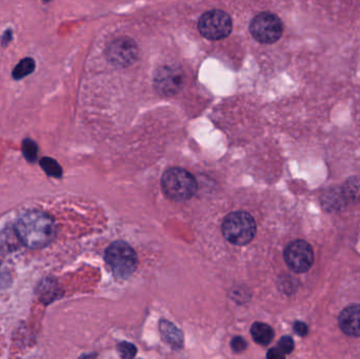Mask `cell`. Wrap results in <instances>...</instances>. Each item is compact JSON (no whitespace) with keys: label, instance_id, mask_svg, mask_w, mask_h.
I'll return each instance as SVG.
<instances>
[{"label":"cell","instance_id":"277c9868","mask_svg":"<svg viewBox=\"0 0 360 359\" xmlns=\"http://www.w3.org/2000/svg\"><path fill=\"white\" fill-rule=\"evenodd\" d=\"M105 259L117 278H127L139 265L136 253L130 244L115 242L105 250Z\"/></svg>","mask_w":360,"mask_h":359},{"label":"cell","instance_id":"e0dca14e","mask_svg":"<svg viewBox=\"0 0 360 359\" xmlns=\"http://www.w3.org/2000/svg\"><path fill=\"white\" fill-rule=\"evenodd\" d=\"M22 154L27 162H36V159H37L38 147L35 141L29 138L25 139L22 141Z\"/></svg>","mask_w":360,"mask_h":359},{"label":"cell","instance_id":"44dd1931","mask_svg":"<svg viewBox=\"0 0 360 359\" xmlns=\"http://www.w3.org/2000/svg\"><path fill=\"white\" fill-rule=\"evenodd\" d=\"M231 346H232V349L234 350L235 352H243V350H245V348H247V343H245L243 337H237L233 339Z\"/></svg>","mask_w":360,"mask_h":359},{"label":"cell","instance_id":"9a60e30c","mask_svg":"<svg viewBox=\"0 0 360 359\" xmlns=\"http://www.w3.org/2000/svg\"><path fill=\"white\" fill-rule=\"evenodd\" d=\"M40 167H41L42 170H44L49 176L58 178V177H61V175H63V169L59 166L58 162L53 159V158H42V159L40 160Z\"/></svg>","mask_w":360,"mask_h":359},{"label":"cell","instance_id":"7c38bea8","mask_svg":"<svg viewBox=\"0 0 360 359\" xmlns=\"http://www.w3.org/2000/svg\"><path fill=\"white\" fill-rule=\"evenodd\" d=\"M160 331H162V337H164L165 341H168L173 347H181V332H180L174 325H171L170 322L164 320V322H162V324H160Z\"/></svg>","mask_w":360,"mask_h":359},{"label":"cell","instance_id":"52a82bcc","mask_svg":"<svg viewBox=\"0 0 360 359\" xmlns=\"http://www.w3.org/2000/svg\"><path fill=\"white\" fill-rule=\"evenodd\" d=\"M283 256L288 267L295 273H304L309 271L314 263L312 247L304 240L290 242L285 248Z\"/></svg>","mask_w":360,"mask_h":359},{"label":"cell","instance_id":"d4e9b609","mask_svg":"<svg viewBox=\"0 0 360 359\" xmlns=\"http://www.w3.org/2000/svg\"><path fill=\"white\" fill-rule=\"evenodd\" d=\"M44 1L48 2V1H49V0H44Z\"/></svg>","mask_w":360,"mask_h":359},{"label":"cell","instance_id":"30bf717a","mask_svg":"<svg viewBox=\"0 0 360 359\" xmlns=\"http://www.w3.org/2000/svg\"><path fill=\"white\" fill-rule=\"evenodd\" d=\"M338 325L345 334L360 337V305H351L342 310L338 318Z\"/></svg>","mask_w":360,"mask_h":359},{"label":"cell","instance_id":"603a6c76","mask_svg":"<svg viewBox=\"0 0 360 359\" xmlns=\"http://www.w3.org/2000/svg\"><path fill=\"white\" fill-rule=\"evenodd\" d=\"M266 358H272V359H278V358H285V354L281 353L277 348H274V349H271L270 351L266 354Z\"/></svg>","mask_w":360,"mask_h":359},{"label":"cell","instance_id":"3957f363","mask_svg":"<svg viewBox=\"0 0 360 359\" xmlns=\"http://www.w3.org/2000/svg\"><path fill=\"white\" fill-rule=\"evenodd\" d=\"M162 191L167 197L175 202L190 200L197 191L195 177L181 168H171L167 170L162 178Z\"/></svg>","mask_w":360,"mask_h":359},{"label":"cell","instance_id":"7402d4cb","mask_svg":"<svg viewBox=\"0 0 360 359\" xmlns=\"http://www.w3.org/2000/svg\"><path fill=\"white\" fill-rule=\"evenodd\" d=\"M294 331H295L300 337H307L309 333V328L304 322H296L295 324H294Z\"/></svg>","mask_w":360,"mask_h":359},{"label":"cell","instance_id":"6da1fadb","mask_svg":"<svg viewBox=\"0 0 360 359\" xmlns=\"http://www.w3.org/2000/svg\"><path fill=\"white\" fill-rule=\"evenodd\" d=\"M15 231L20 242L27 248H44L56 236V223L50 215L40 211H31L18 219Z\"/></svg>","mask_w":360,"mask_h":359},{"label":"cell","instance_id":"5bb4252c","mask_svg":"<svg viewBox=\"0 0 360 359\" xmlns=\"http://www.w3.org/2000/svg\"><path fill=\"white\" fill-rule=\"evenodd\" d=\"M35 60L32 58H25L13 70L12 76L14 79L20 80L33 73L35 70Z\"/></svg>","mask_w":360,"mask_h":359},{"label":"cell","instance_id":"9c48e42d","mask_svg":"<svg viewBox=\"0 0 360 359\" xmlns=\"http://www.w3.org/2000/svg\"><path fill=\"white\" fill-rule=\"evenodd\" d=\"M184 84V71L175 65H165L156 71L154 86L164 96H173L180 92Z\"/></svg>","mask_w":360,"mask_h":359},{"label":"cell","instance_id":"ffe728a7","mask_svg":"<svg viewBox=\"0 0 360 359\" xmlns=\"http://www.w3.org/2000/svg\"><path fill=\"white\" fill-rule=\"evenodd\" d=\"M276 348L281 353L285 354V355L292 353V351L294 350L293 339L290 337H283V339L279 341L278 346H277Z\"/></svg>","mask_w":360,"mask_h":359},{"label":"cell","instance_id":"5b68a950","mask_svg":"<svg viewBox=\"0 0 360 359\" xmlns=\"http://www.w3.org/2000/svg\"><path fill=\"white\" fill-rule=\"evenodd\" d=\"M232 19L221 10L205 12L198 22L201 35L210 40H220L228 37L232 32Z\"/></svg>","mask_w":360,"mask_h":359},{"label":"cell","instance_id":"8fae6325","mask_svg":"<svg viewBox=\"0 0 360 359\" xmlns=\"http://www.w3.org/2000/svg\"><path fill=\"white\" fill-rule=\"evenodd\" d=\"M251 334L258 345L268 346L274 339V331L269 325L264 322H255L252 326Z\"/></svg>","mask_w":360,"mask_h":359},{"label":"cell","instance_id":"ba28073f","mask_svg":"<svg viewBox=\"0 0 360 359\" xmlns=\"http://www.w3.org/2000/svg\"><path fill=\"white\" fill-rule=\"evenodd\" d=\"M105 55L116 67H130L139 58V46L131 38H117L109 44Z\"/></svg>","mask_w":360,"mask_h":359},{"label":"cell","instance_id":"d6986e66","mask_svg":"<svg viewBox=\"0 0 360 359\" xmlns=\"http://www.w3.org/2000/svg\"><path fill=\"white\" fill-rule=\"evenodd\" d=\"M12 284V275L8 271V267L0 261V290L8 288Z\"/></svg>","mask_w":360,"mask_h":359},{"label":"cell","instance_id":"ac0fdd59","mask_svg":"<svg viewBox=\"0 0 360 359\" xmlns=\"http://www.w3.org/2000/svg\"><path fill=\"white\" fill-rule=\"evenodd\" d=\"M118 353L122 356V358H133L136 355V348H135L134 345L132 344L127 343V341H124V343H120L117 347Z\"/></svg>","mask_w":360,"mask_h":359},{"label":"cell","instance_id":"8992f818","mask_svg":"<svg viewBox=\"0 0 360 359\" xmlns=\"http://www.w3.org/2000/svg\"><path fill=\"white\" fill-rule=\"evenodd\" d=\"M250 31L258 42L274 44L283 35V21L272 13H260L252 20Z\"/></svg>","mask_w":360,"mask_h":359},{"label":"cell","instance_id":"7a4b0ae2","mask_svg":"<svg viewBox=\"0 0 360 359\" xmlns=\"http://www.w3.org/2000/svg\"><path fill=\"white\" fill-rule=\"evenodd\" d=\"M255 219L245 211L231 213L224 218L221 226L222 234L230 244L245 246L256 235Z\"/></svg>","mask_w":360,"mask_h":359},{"label":"cell","instance_id":"2e32d148","mask_svg":"<svg viewBox=\"0 0 360 359\" xmlns=\"http://www.w3.org/2000/svg\"><path fill=\"white\" fill-rule=\"evenodd\" d=\"M40 299H46V301H52L53 299H56L58 296V288L55 282H51V280H48V282H44V285H40Z\"/></svg>","mask_w":360,"mask_h":359},{"label":"cell","instance_id":"4fadbf2b","mask_svg":"<svg viewBox=\"0 0 360 359\" xmlns=\"http://www.w3.org/2000/svg\"><path fill=\"white\" fill-rule=\"evenodd\" d=\"M345 200L350 202H360V178L352 177L345 183L342 189Z\"/></svg>","mask_w":360,"mask_h":359},{"label":"cell","instance_id":"cb8c5ba5","mask_svg":"<svg viewBox=\"0 0 360 359\" xmlns=\"http://www.w3.org/2000/svg\"><path fill=\"white\" fill-rule=\"evenodd\" d=\"M13 35L12 31L11 30H8V31L4 32V36L1 38V44L2 46H6L8 44H10L11 40H12Z\"/></svg>","mask_w":360,"mask_h":359}]
</instances>
